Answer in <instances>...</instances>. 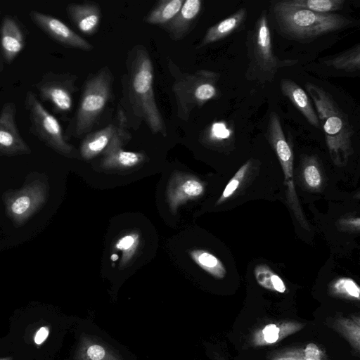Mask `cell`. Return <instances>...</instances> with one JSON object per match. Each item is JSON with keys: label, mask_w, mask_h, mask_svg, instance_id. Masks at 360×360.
<instances>
[{"label": "cell", "mask_w": 360, "mask_h": 360, "mask_svg": "<svg viewBox=\"0 0 360 360\" xmlns=\"http://www.w3.org/2000/svg\"><path fill=\"white\" fill-rule=\"evenodd\" d=\"M305 88L315 105L319 122L323 126L332 161L338 167L346 165L354 153L352 143L354 131L347 115L323 87L307 82Z\"/></svg>", "instance_id": "cell-1"}, {"label": "cell", "mask_w": 360, "mask_h": 360, "mask_svg": "<svg viewBox=\"0 0 360 360\" xmlns=\"http://www.w3.org/2000/svg\"><path fill=\"white\" fill-rule=\"evenodd\" d=\"M153 65L146 49L135 46L129 59V95L134 112L147 123L153 134L167 135L153 88Z\"/></svg>", "instance_id": "cell-2"}, {"label": "cell", "mask_w": 360, "mask_h": 360, "mask_svg": "<svg viewBox=\"0 0 360 360\" xmlns=\"http://www.w3.org/2000/svg\"><path fill=\"white\" fill-rule=\"evenodd\" d=\"M271 8L281 32L298 41H309L354 25V21L345 15L319 14L286 5L282 1H273Z\"/></svg>", "instance_id": "cell-3"}, {"label": "cell", "mask_w": 360, "mask_h": 360, "mask_svg": "<svg viewBox=\"0 0 360 360\" xmlns=\"http://www.w3.org/2000/svg\"><path fill=\"white\" fill-rule=\"evenodd\" d=\"M168 68L174 79L172 91L177 104V116L181 120L187 121L195 108H200L220 96L217 86L219 73L207 70L184 73L170 59Z\"/></svg>", "instance_id": "cell-4"}, {"label": "cell", "mask_w": 360, "mask_h": 360, "mask_svg": "<svg viewBox=\"0 0 360 360\" xmlns=\"http://www.w3.org/2000/svg\"><path fill=\"white\" fill-rule=\"evenodd\" d=\"M249 65L248 78L260 83L271 82L280 68L290 67L298 60L280 59L274 53L266 11H262L247 37Z\"/></svg>", "instance_id": "cell-5"}, {"label": "cell", "mask_w": 360, "mask_h": 360, "mask_svg": "<svg viewBox=\"0 0 360 360\" xmlns=\"http://www.w3.org/2000/svg\"><path fill=\"white\" fill-rule=\"evenodd\" d=\"M49 191L46 174L30 172L21 187L8 189L2 193L1 199L7 218L15 228L24 226L45 206Z\"/></svg>", "instance_id": "cell-6"}, {"label": "cell", "mask_w": 360, "mask_h": 360, "mask_svg": "<svg viewBox=\"0 0 360 360\" xmlns=\"http://www.w3.org/2000/svg\"><path fill=\"white\" fill-rule=\"evenodd\" d=\"M112 84V77L108 67L86 80L74 121L75 136H81L90 131L110 96Z\"/></svg>", "instance_id": "cell-7"}, {"label": "cell", "mask_w": 360, "mask_h": 360, "mask_svg": "<svg viewBox=\"0 0 360 360\" xmlns=\"http://www.w3.org/2000/svg\"><path fill=\"white\" fill-rule=\"evenodd\" d=\"M25 106L30 121V132L55 152L74 157L75 148L65 140L59 122L45 108L35 93H26Z\"/></svg>", "instance_id": "cell-8"}, {"label": "cell", "mask_w": 360, "mask_h": 360, "mask_svg": "<svg viewBox=\"0 0 360 360\" xmlns=\"http://www.w3.org/2000/svg\"><path fill=\"white\" fill-rule=\"evenodd\" d=\"M266 136L283 172L288 202L300 224L307 229L308 224L300 207L294 184L292 149L285 138L280 117L275 112H271L269 115Z\"/></svg>", "instance_id": "cell-9"}, {"label": "cell", "mask_w": 360, "mask_h": 360, "mask_svg": "<svg viewBox=\"0 0 360 360\" xmlns=\"http://www.w3.org/2000/svg\"><path fill=\"white\" fill-rule=\"evenodd\" d=\"M77 77L69 73L45 72L34 84L41 101L50 103L60 114L69 112L72 107L73 94L77 91Z\"/></svg>", "instance_id": "cell-10"}, {"label": "cell", "mask_w": 360, "mask_h": 360, "mask_svg": "<svg viewBox=\"0 0 360 360\" xmlns=\"http://www.w3.org/2000/svg\"><path fill=\"white\" fill-rule=\"evenodd\" d=\"M16 113V106L11 101L5 103L0 111V155L13 157L32 153L19 132Z\"/></svg>", "instance_id": "cell-11"}, {"label": "cell", "mask_w": 360, "mask_h": 360, "mask_svg": "<svg viewBox=\"0 0 360 360\" xmlns=\"http://www.w3.org/2000/svg\"><path fill=\"white\" fill-rule=\"evenodd\" d=\"M29 15L34 24L60 44L86 51L93 49L89 42L57 18L37 11H31Z\"/></svg>", "instance_id": "cell-12"}, {"label": "cell", "mask_w": 360, "mask_h": 360, "mask_svg": "<svg viewBox=\"0 0 360 360\" xmlns=\"http://www.w3.org/2000/svg\"><path fill=\"white\" fill-rule=\"evenodd\" d=\"M27 30L18 18L6 15L1 21L0 27V51L1 58L7 64H11L23 50Z\"/></svg>", "instance_id": "cell-13"}, {"label": "cell", "mask_w": 360, "mask_h": 360, "mask_svg": "<svg viewBox=\"0 0 360 360\" xmlns=\"http://www.w3.org/2000/svg\"><path fill=\"white\" fill-rule=\"evenodd\" d=\"M126 122L123 111L120 110L117 124H110L99 131L88 134L80 147L82 158L89 160L104 151Z\"/></svg>", "instance_id": "cell-14"}, {"label": "cell", "mask_w": 360, "mask_h": 360, "mask_svg": "<svg viewBox=\"0 0 360 360\" xmlns=\"http://www.w3.org/2000/svg\"><path fill=\"white\" fill-rule=\"evenodd\" d=\"M202 9V1H184L178 13L162 26L173 40H181L190 32Z\"/></svg>", "instance_id": "cell-15"}, {"label": "cell", "mask_w": 360, "mask_h": 360, "mask_svg": "<svg viewBox=\"0 0 360 360\" xmlns=\"http://www.w3.org/2000/svg\"><path fill=\"white\" fill-rule=\"evenodd\" d=\"M204 191V185L198 179L185 175L176 176L169 184L167 191L171 209L176 211L180 205L198 198Z\"/></svg>", "instance_id": "cell-16"}, {"label": "cell", "mask_w": 360, "mask_h": 360, "mask_svg": "<svg viewBox=\"0 0 360 360\" xmlns=\"http://www.w3.org/2000/svg\"><path fill=\"white\" fill-rule=\"evenodd\" d=\"M66 11L70 19L84 34H94L97 31L101 20V10L97 4L71 3L67 6Z\"/></svg>", "instance_id": "cell-17"}, {"label": "cell", "mask_w": 360, "mask_h": 360, "mask_svg": "<svg viewBox=\"0 0 360 360\" xmlns=\"http://www.w3.org/2000/svg\"><path fill=\"white\" fill-rule=\"evenodd\" d=\"M281 90L294 106L302 113L307 121L315 127L320 122L307 93L294 81L285 79L280 83Z\"/></svg>", "instance_id": "cell-18"}, {"label": "cell", "mask_w": 360, "mask_h": 360, "mask_svg": "<svg viewBox=\"0 0 360 360\" xmlns=\"http://www.w3.org/2000/svg\"><path fill=\"white\" fill-rule=\"evenodd\" d=\"M248 11L241 8L225 19L208 28L199 47L221 41L238 30L247 18Z\"/></svg>", "instance_id": "cell-19"}, {"label": "cell", "mask_w": 360, "mask_h": 360, "mask_svg": "<svg viewBox=\"0 0 360 360\" xmlns=\"http://www.w3.org/2000/svg\"><path fill=\"white\" fill-rule=\"evenodd\" d=\"M75 360H123L106 344L89 335L81 336L75 354Z\"/></svg>", "instance_id": "cell-20"}, {"label": "cell", "mask_w": 360, "mask_h": 360, "mask_svg": "<svg viewBox=\"0 0 360 360\" xmlns=\"http://www.w3.org/2000/svg\"><path fill=\"white\" fill-rule=\"evenodd\" d=\"M321 63L326 67L344 73H356L360 70V45L353 46L344 52L325 58Z\"/></svg>", "instance_id": "cell-21"}, {"label": "cell", "mask_w": 360, "mask_h": 360, "mask_svg": "<svg viewBox=\"0 0 360 360\" xmlns=\"http://www.w3.org/2000/svg\"><path fill=\"white\" fill-rule=\"evenodd\" d=\"M184 0H162L148 13L146 21L152 25L163 26L180 11Z\"/></svg>", "instance_id": "cell-22"}, {"label": "cell", "mask_w": 360, "mask_h": 360, "mask_svg": "<svg viewBox=\"0 0 360 360\" xmlns=\"http://www.w3.org/2000/svg\"><path fill=\"white\" fill-rule=\"evenodd\" d=\"M285 4L300 8L319 14H331L341 10L345 0H285Z\"/></svg>", "instance_id": "cell-23"}, {"label": "cell", "mask_w": 360, "mask_h": 360, "mask_svg": "<svg viewBox=\"0 0 360 360\" xmlns=\"http://www.w3.org/2000/svg\"><path fill=\"white\" fill-rule=\"evenodd\" d=\"M192 259L201 269L212 276L221 279L226 276V270L221 260L205 250H193L190 252Z\"/></svg>", "instance_id": "cell-24"}, {"label": "cell", "mask_w": 360, "mask_h": 360, "mask_svg": "<svg viewBox=\"0 0 360 360\" xmlns=\"http://www.w3.org/2000/svg\"><path fill=\"white\" fill-rule=\"evenodd\" d=\"M254 274L257 283L262 287L281 293L285 292L283 281L268 265L262 264L256 266Z\"/></svg>", "instance_id": "cell-25"}, {"label": "cell", "mask_w": 360, "mask_h": 360, "mask_svg": "<svg viewBox=\"0 0 360 360\" xmlns=\"http://www.w3.org/2000/svg\"><path fill=\"white\" fill-rule=\"evenodd\" d=\"M139 243V235L137 233H129L118 238L114 248L122 252L120 266L125 265L133 257Z\"/></svg>", "instance_id": "cell-26"}, {"label": "cell", "mask_w": 360, "mask_h": 360, "mask_svg": "<svg viewBox=\"0 0 360 360\" xmlns=\"http://www.w3.org/2000/svg\"><path fill=\"white\" fill-rule=\"evenodd\" d=\"M333 291L340 295L352 299L359 300L360 288L358 284L351 278H340L333 282Z\"/></svg>", "instance_id": "cell-27"}, {"label": "cell", "mask_w": 360, "mask_h": 360, "mask_svg": "<svg viewBox=\"0 0 360 360\" xmlns=\"http://www.w3.org/2000/svg\"><path fill=\"white\" fill-rule=\"evenodd\" d=\"M250 165L251 162L249 160L238 169L224 188L221 195L217 202V205L221 204L235 193L240 183L244 179Z\"/></svg>", "instance_id": "cell-28"}, {"label": "cell", "mask_w": 360, "mask_h": 360, "mask_svg": "<svg viewBox=\"0 0 360 360\" xmlns=\"http://www.w3.org/2000/svg\"><path fill=\"white\" fill-rule=\"evenodd\" d=\"M303 177L306 184L311 188H318L322 183L320 169L314 158H309L303 169Z\"/></svg>", "instance_id": "cell-29"}, {"label": "cell", "mask_w": 360, "mask_h": 360, "mask_svg": "<svg viewBox=\"0 0 360 360\" xmlns=\"http://www.w3.org/2000/svg\"><path fill=\"white\" fill-rule=\"evenodd\" d=\"M209 137L214 141H222L229 139L231 136V128L227 127L223 122L214 123L210 128Z\"/></svg>", "instance_id": "cell-30"}, {"label": "cell", "mask_w": 360, "mask_h": 360, "mask_svg": "<svg viewBox=\"0 0 360 360\" xmlns=\"http://www.w3.org/2000/svg\"><path fill=\"white\" fill-rule=\"evenodd\" d=\"M281 328L276 324L266 325L262 330L263 340L268 344H273L280 338Z\"/></svg>", "instance_id": "cell-31"}, {"label": "cell", "mask_w": 360, "mask_h": 360, "mask_svg": "<svg viewBox=\"0 0 360 360\" xmlns=\"http://www.w3.org/2000/svg\"><path fill=\"white\" fill-rule=\"evenodd\" d=\"M304 353V360H321V352L314 343L308 344Z\"/></svg>", "instance_id": "cell-32"}, {"label": "cell", "mask_w": 360, "mask_h": 360, "mask_svg": "<svg viewBox=\"0 0 360 360\" xmlns=\"http://www.w3.org/2000/svg\"><path fill=\"white\" fill-rule=\"evenodd\" d=\"M50 333L49 326H43L40 327L34 335V342L37 346L41 345L48 338Z\"/></svg>", "instance_id": "cell-33"}, {"label": "cell", "mask_w": 360, "mask_h": 360, "mask_svg": "<svg viewBox=\"0 0 360 360\" xmlns=\"http://www.w3.org/2000/svg\"><path fill=\"white\" fill-rule=\"evenodd\" d=\"M344 223L358 229L359 228L360 219L359 217L347 219L344 221Z\"/></svg>", "instance_id": "cell-34"}, {"label": "cell", "mask_w": 360, "mask_h": 360, "mask_svg": "<svg viewBox=\"0 0 360 360\" xmlns=\"http://www.w3.org/2000/svg\"><path fill=\"white\" fill-rule=\"evenodd\" d=\"M3 70H4V63H3V60H2L1 51H0V73L3 71Z\"/></svg>", "instance_id": "cell-35"}, {"label": "cell", "mask_w": 360, "mask_h": 360, "mask_svg": "<svg viewBox=\"0 0 360 360\" xmlns=\"http://www.w3.org/2000/svg\"><path fill=\"white\" fill-rule=\"evenodd\" d=\"M117 259H118V255H116V254L112 255L111 259L112 261H116Z\"/></svg>", "instance_id": "cell-36"}, {"label": "cell", "mask_w": 360, "mask_h": 360, "mask_svg": "<svg viewBox=\"0 0 360 360\" xmlns=\"http://www.w3.org/2000/svg\"><path fill=\"white\" fill-rule=\"evenodd\" d=\"M0 360H13V358L12 356H6L0 358Z\"/></svg>", "instance_id": "cell-37"}]
</instances>
